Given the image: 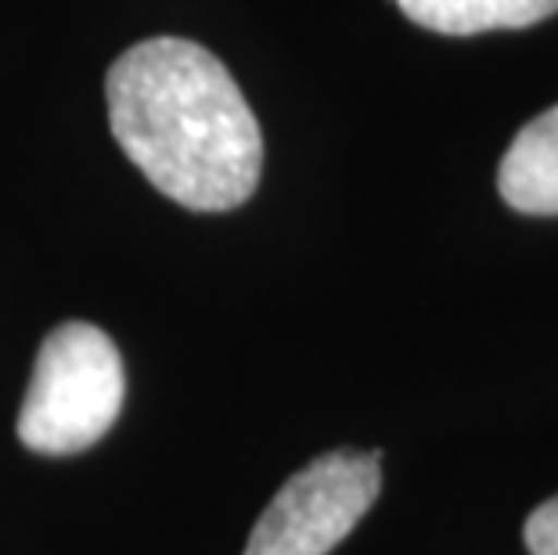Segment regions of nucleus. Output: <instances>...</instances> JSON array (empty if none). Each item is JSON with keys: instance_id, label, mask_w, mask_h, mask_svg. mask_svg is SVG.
Listing matches in <instances>:
<instances>
[{"instance_id": "nucleus-5", "label": "nucleus", "mask_w": 558, "mask_h": 555, "mask_svg": "<svg viewBox=\"0 0 558 555\" xmlns=\"http://www.w3.org/2000/svg\"><path fill=\"white\" fill-rule=\"evenodd\" d=\"M397 4L414 26L444 33V37L526 29L558 11V0H397Z\"/></svg>"}, {"instance_id": "nucleus-2", "label": "nucleus", "mask_w": 558, "mask_h": 555, "mask_svg": "<svg viewBox=\"0 0 558 555\" xmlns=\"http://www.w3.org/2000/svg\"><path fill=\"white\" fill-rule=\"evenodd\" d=\"M123 358L98 325H58L33 364L19 411V441L37 455L87 451L120 419Z\"/></svg>"}, {"instance_id": "nucleus-4", "label": "nucleus", "mask_w": 558, "mask_h": 555, "mask_svg": "<svg viewBox=\"0 0 558 555\" xmlns=\"http://www.w3.org/2000/svg\"><path fill=\"white\" fill-rule=\"evenodd\" d=\"M497 188L519 214L558 217V105L515 134L497 170Z\"/></svg>"}, {"instance_id": "nucleus-3", "label": "nucleus", "mask_w": 558, "mask_h": 555, "mask_svg": "<svg viewBox=\"0 0 558 555\" xmlns=\"http://www.w3.org/2000/svg\"><path fill=\"white\" fill-rule=\"evenodd\" d=\"M378 462V451H328L314 458L256 519L245 555H328L375 505L383 487Z\"/></svg>"}, {"instance_id": "nucleus-6", "label": "nucleus", "mask_w": 558, "mask_h": 555, "mask_svg": "<svg viewBox=\"0 0 558 555\" xmlns=\"http://www.w3.org/2000/svg\"><path fill=\"white\" fill-rule=\"evenodd\" d=\"M522 538H526L530 555H558V494L530 512Z\"/></svg>"}, {"instance_id": "nucleus-1", "label": "nucleus", "mask_w": 558, "mask_h": 555, "mask_svg": "<svg viewBox=\"0 0 558 555\" xmlns=\"http://www.w3.org/2000/svg\"><path fill=\"white\" fill-rule=\"evenodd\" d=\"M109 126L126 159L166 198L223 214L256 192L264 134L217 55L151 37L116 58L105 80Z\"/></svg>"}]
</instances>
